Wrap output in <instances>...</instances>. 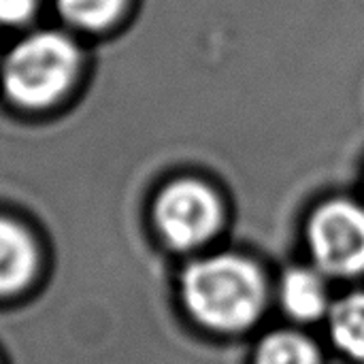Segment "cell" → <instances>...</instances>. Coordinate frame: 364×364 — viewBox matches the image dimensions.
Returning <instances> with one entry per match:
<instances>
[{
  "instance_id": "obj_1",
  "label": "cell",
  "mask_w": 364,
  "mask_h": 364,
  "mask_svg": "<svg viewBox=\"0 0 364 364\" xmlns=\"http://www.w3.org/2000/svg\"><path fill=\"white\" fill-rule=\"evenodd\" d=\"M181 294L200 324L230 333L256 322L264 305V282L252 262L239 256H215L188 267Z\"/></svg>"
},
{
  "instance_id": "obj_2",
  "label": "cell",
  "mask_w": 364,
  "mask_h": 364,
  "mask_svg": "<svg viewBox=\"0 0 364 364\" xmlns=\"http://www.w3.org/2000/svg\"><path fill=\"white\" fill-rule=\"evenodd\" d=\"M79 51L60 32H34L19 41L4 60L2 87L28 109L53 105L75 81Z\"/></svg>"
},
{
  "instance_id": "obj_3",
  "label": "cell",
  "mask_w": 364,
  "mask_h": 364,
  "mask_svg": "<svg viewBox=\"0 0 364 364\" xmlns=\"http://www.w3.org/2000/svg\"><path fill=\"white\" fill-rule=\"evenodd\" d=\"M156 224L177 250L205 243L220 224V203L200 181H175L156 200Z\"/></svg>"
},
{
  "instance_id": "obj_4",
  "label": "cell",
  "mask_w": 364,
  "mask_h": 364,
  "mask_svg": "<svg viewBox=\"0 0 364 364\" xmlns=\"http://www.w3.org/2000/svg\"><path fill=\"white\" fill-rule=\"evenodd\" d=\"M309 243L320 267L335 275L364 271V209L335 200L318 209L309 224Z\"/></svg>"
},
{
  "instance_id": "obj_5",
  "label": "cell",
  "mask_w": 364,
  "mask_h": 364,
  "mask_svg": "<svg viewBox=\"0 0 364 364\" xmlns=\"http://www.w3.org/2000/svg\"><path fill=\"white\" fill-rule=\"evenodd\" d=\"M36 264L38 254L32 237L17 222L0 218V296L26 288Z\"/></svg>"
},
{
  "instance_id": "obj_6",
  "label": "cell",
  "mask_w": 364,
  "mask_h": 364,
  "mask_svg": "<svg viewBox=\"0 0 364 364\" xmlns=\"http://www.w3.org/2000/svg\"><path fill=\"white\" fill-rule=\"evenodd\" d=\"M284 307L299 320H314L326 307V292L320 277L305 269H294L286 275L282 286Z\"/></svg>"
},
{
  "instance_id": "obj_7",
  "label": "cell",
  "mask_w": 364,
  "mask_h": 364,
  "mask_svg": "<svg viewBox=\"0 0 364 364\" xmlns=\"http://www.w3.org/2000/svg\"><path fill=\"white\" fill-rule=\"evenodd\" d=\"M331 333L346 354L364 363V294L348 296L333 309Z\"/></svg>"
},
{
  "instance_id": "obj_8",
  "label": "cell",
  "mask_w": 364,
  "mask_h": 364,
  "mask_svg": "<svg viewBox=\"0 0 364 364\" xmlns=\"http://www.w3.org/2000/svg\"><path fill=\"white\" fill-rule=\"evenodd\" d=\"M256 364H318V350L303 335L273 333L260 343Z\"/></svg>"
},
{
  "instance_id": "obj_9",
  "label": "cell",
  "mask_w": 364,
  "mask_h": 364,
  "mask_svg": "<svg viewBox=\"0 0 364 364\" xmlns=\"http://www.w3.org/2000/svg\"><path fill=\"white\" fill-rule=\"evenodd\" d=\"M126 0H58L60 15L77 28L83 30H102L111 26Z\"/></svg>"
},
{
  "instance_id": "obj_10",
  "label": "cell",
  "mask_w": 364,
  "mask_h": 364,
  "mask_svg": "<svg viewBox=\"0 0 364 364\" xmlns=\"http://www.w3.org/2000/svg\"><path fill=\"white\" fill-rule=\"evenodd\" d=\"M36 0H0V23L19 26L34 15Z\"/></svg>"
}]
</instances>
